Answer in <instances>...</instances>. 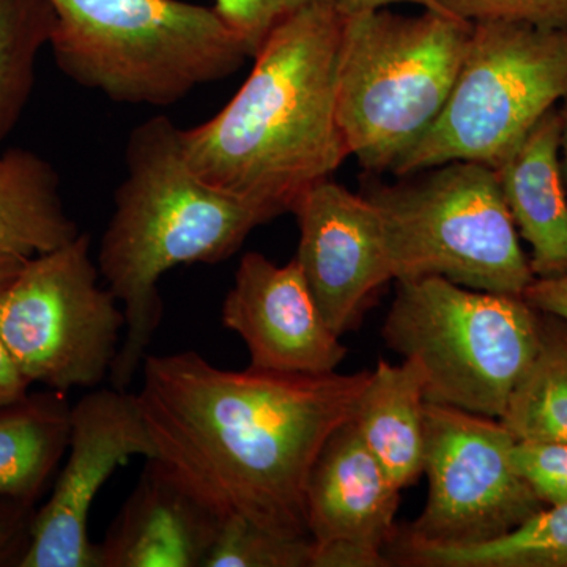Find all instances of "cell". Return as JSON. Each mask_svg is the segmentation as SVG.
<instances>
[{"instance_id": "cell-1", "label": "cell", "mask_w": 567, "mask_h": 567, "mask_svg": "<svg viewBox=\"0 0 567 567\" xmlns=\"http://www.w3.org/2000/svg\"><path fill=\"white\" fill-rule=\"evenodd\" d=\"M136 393L167 473L218 518L311 539L306 488L336 429L352 420L371 371H229L197 352L148 354Z\"/></svg>"}, {"instance_id": "cell-2", "label": "cell", "mask_w": 567, "mask_h": 567, "mask_svg": "<svg viewBox=\"0 0 567 567\" xmlns=\"http://www.w3.org/2000/svg\"><path fill=\"white\" fill-rule=\"evenodd\" d=\"M342 25L344 11L334 2L287 10L233 100L182 128L194 173L276 218L331 178L350 156L336 106Z\"/></svg>"}, {"instance_id": "cell-3", "label": "cell", "mask_w": 567, "mask_h": 567, "mask_svg": "<svg viewBox=\"0 0 567 567\" xmlns=\"http://www.w3.org/2000/svg\"><path fill=\"white\" fill-rule=\"evenodd\" d=\"M125 164L95 259L125 312V336L110 372L117 390L132 385L163 322V276L181 265L229 259L256 227L276 218L194 173L182 128L164 115L133 130Z\"/></svg>"}, {"instance_id": "cell-4", "label": "cell", "mask_w": 567, "mask_h": 567, "mask_svg": "<svg viewBox=\"0 0 567 567\" xmlns=\"http://www.w3.org/2000/svg\"><path fill=\"white\" fill-rule=\"evenodd\" d=\"M59 70L132 106H174L251 58L213 7L185 0H48Z\"/></svg>"}, {"instance_id": "cell-5", "label": "cell", "mask_w": 567, "mask_h": 567, "mask_svg": "<svg viewBox=\"0 0 567 567\" xmlns=\"http://www.w3.org/2000/svg\"><path fill=\"white\" fill-rule=\"evenodd\" d=\"M473 22L442 11L344 13L336 106L347 151L371 173L393 174L450 102Z\"/></svg>"}, {"instance_id": "cell-6", "label": "cell", "mask_w": 567, "mask_h": 567, "mask_svg": "<svg viewBox=\"0 0 567 567\" xmlns=\"http://www.w3.org/2000/svg\"><path fill=\"white\" fill-rule=\"evenodd\" d=\"M382 336L423 368L425 402L499 420L539 347L540 312L524 297L424 276L398 281Z\"/></svg>"}, {"instance_id": "cell-7", "label": "cell", "mask_w": 567, "mask_h": 567, "mask_svg": "<svg viewBox=\"0 0 567 567\" xmlns=\"http://www.w3.org/2000/svg\"><path fill=\"white\" fill-rule=\"evenodd\" d=\"M374 185L364 194L382 218L394 281H447L524 297L535 281L498 173L487 164L450 162Z\"/></svg>"}, {"instance_id": "cell-8", "label": "cell", "mask_w": 567, "mask_h": 567, "mask_svg": "<svg viewBox=\"0 0 567 567\" xmlns=\"http://www.w3.org/2000/svg\"><path fill=\"white\" fill-rule=\"evenodd\" d=\"M567 99V29L473 22L445 111L395 177L450 162L496 167Z\"/></svg>"}, {"instance_id": "cell-9", "label": "cell", "mask_w": 567, "mask_h": 567, "mask_svg": "<svg viewBox=\"0 0 567 567\" xmlns=\"http://www.w3.org/2000/svg\"><path fill=\"white\" fill-rule=\"evenodd\" d=\"M99 281L91 235L81 233L25 260L0 290V336L31 385L69 393L110 377L126 320Z\"/></svg>"}, {"instance_id": "cell-10", "label": "cell", "mask_w": 567, "mask_h": 567, "mask_svg": "<svg viewBox=\"0 0 567 567\" xmlns=\"http://www.w3.org/2000/svg\"><path fill=\"white\" fill-rule=\"evenodd\" d=\"M514 443L495 417L425 402L427 502L395 536L425 546H473L509 535L546 509L514 468Z\"/></svg>"}, {"instance_id": "cell-11", "label": "cell", "mask_w": 567, "mask_h": 567, "mask_svg": "<svg viewBox=\"0 0 567 567\" xmlns=\"http://www.w3.org/2000/svg\"><path fill=\"white\" fill-rule=\"evenodd\" d=\"M134 456L156 457L136 394L100 388L70 410L65 464L47 505L33 518L21 567H102L89 535L96 495Z\"/></svg>"}, {"instance_id": "cell-12", "label": "cell", "mask_w": 567, "mask_h": 567, "mask_svg": "<svg viewBox=\"0 0 567 567\" xmlns=\"http://www.w3.org/2000/svg\"><path fill=\"white\" fill-rule=\"evenodd\" d=\"M297 260L334 334L357 330L377 292L394 281L385 230L374 204L327 178L295 203Z\"/></svg>"}, {"instance_id": "cell-13", "label": "cell", "mask_w": 567, "mask_h": 567, "mask_svg": "<svg viewBox=\"0 0 567 567\" xmlns=\"http://www.w3.org/2000/svg\"><path fill=\"white\" fill-rule=\"evenodd\" d=\"M401 488L364 445L353 421L324 443L306 488L311 567H388Z\"/></svg>"}, {"instance_id": "cell-14", "label": "cell", "mask_w": 567, "mask_h": 567, "mask_svg": "<svg viewBox=\"0 0 567 567\" xmlns=\"http://www.w3.org/2000/svg\"><path fill=\"white\" fill-rule=\"evenodd\" d=\"M221 322L244 339L249 368L259 371L331 374L347 357L295 259L276 265L246 252L224 298Z\"/></svg>"}, {"instance_id": "cell-15", "label": "cell", "mask_w": 567, "mask_h": 567, "mask_svg": "<svg viewBox=\"0 0 567 567\" xmlns=\"http://www.w3.org/2000/svg\"><path fill=\"white\" fill-rule=\"evenodd\" d=\"M219 518L147 458L100 546L102 567H204Z\"/></svg>"}, {"instance_id": "cell-16", "label": "cell", "mask_w": 567, "mask_h": 567, "mask_svg": "<svg viewBox=\"0 0 567 567\" xmlns=\"http://www.w3.org/2000/svg\"><path fill=\"white\" fill-rule=\"evenodd\" d=\"M559 140L561 118L554 107L496 167L517 233L532 248L535 278L567 275V189Z\"/></svg>"}, {"instance_id": "cell-17", "label": "cell", "mask_w": 567, "mask_h": 567, "mask_svg": "<svg viewBox=\"0 0 567 567\" xmlns=\"http://www.w3.org/2000/svg\"><path fill=\"white\" fill-rule=\"evenodd\" d=\"M425 377L413 360H380L352 417L372 456L399 488L424 475Z\"/></svg>"}, {"instance_id": "cell-18", "label": "cell", "mask_w": 567, "mask_h": 567, "mask_svg": "<svg viewBox=\"0 0 567 567\" xmlns=\"http://www.w3.org/2000/svg\"><path fill=\"white\" fill-rule=\"evenodd\" d=\"M80 234L54 167L24 148L0 152V254L32 259Z\"/></svg>"}, {"instance_id": "cell-19", "label": "cell", "mask_w": 567, "mask_h": 567, "mask_svg": "<svg viewBox=\"0 0 567 567\" xmlns=\"http://www.w3.org/2000/svg\"><path fill=\"white\" fill-rule=\"evenodd\" d=\"M70 410L59 391L0 410V498L25 505L40 494L66 454Z\"/></svg>"}, {"instance_id": "cell-20", "label": "cell", "mask_w": 567, "mask_h": 567, "mask_svg": "<svg viewBox=\"0 0 567 567\" xmlns=\"http://www.w3.org/2000/svg\"><path fill=\"white\" fill-rule=\"evenodd\" d=\"M388 558L413 567H567V505L546 507L509 535L473 546H425L394 536Z\"/></svg>"}, {"instance_id": "cell-21", "label": "cell", "mask_w": 567, "mask_h": 567, "mask_svg": "<svg viewBox=\"0 0 567 567\" xmlns=\"http://www.w3.org/2000/svg\"><path fill=\"white\" fill-rule=\"evenodd\" d=\"M499 423L516 440L567 443V322L540 312L539 347Z\"/></svg>"}, {"instance_id": "cell-22", "label": "cell", "mask_w": 567, "mask_h": 567, "mask_svg": "<svg viewBox=\"0 0 567 567\" xmlns=\"http://www.w3.org/2000/svg\"><path fill=\"white\" fill-rule=\"evenodd\" d=\"M52 22L48 0H0V147L31 99L37 61L50 44Z\"/></svg>"}, {"instance_id": "cell-23", "label": "cell", "mask_w": 567, "mask_h": 567, "mask_svg": "<svg viewBox=\"0 0 567 567\" xmlns=\"http://www.w3.org/2000/svg\"><path fill=\"white\" fill-rule=\"evenodd\" d=\"M311 539L268 532L240 517L219 518L204 567H311Z\"/></svg>"}, {"instance_id": "cell-24", "label": "cell", "mask_w": 567, "mask_h": 567, "mask_svg": "<svg viewBox=\"0 0 567 567\" xmlns=\"http://www.w3.org/2000/svg\"><path fill=\"white\" fill-rule=\"evenodd\" d=\"M468 22H513L539 29H567V0H436Z\"/></svg>"}, {"instance_id": "cell-25", "label": "cell", "mask_w": 567, "mask_h": 567, "mask_svg": "<svg viewBox=\"0 0 567 567\" xmlns=\"http://www.w3.org/2000/svg\"><path fill=\"white\" fill-rule=\"evenodd\" d=\"M513 464L544 505H567V443L516 440Z\"/></svg>"}, {"instance_id": "cell-26", "label": "cell", "mask_w": 567, "mask_h": 567, "mask_svg": "<svg viewBox=\"0 0 567 567\" xmlns=\"http://www.w3.org/2000/svg\"><path fill=\"white\" fill-rule=\"evenodd\" d=\"M213 10L235 35L240 37L251 58L287 13L284 0H215Z\"/></svg>"}, {"instance_id": "cell-27", "label": "cell", "mask_w": 567, "mask_h": 567, "mask_svg": "<svg viewBox=\"0 0 567 567\" xmlns=\"http://www.w3.org/2000/svg\"><path fill=\"white\" fill-rule=\"evenodd\" d=\"M536 311L558 317L567 322V275L557 278H535L524 293Z\"/></svg>"}, {"instance_id": "cell-28", "label": "cell", "mask_w": 567, "mask_h": 567, "mask_svg": "<svg viewBox=\"0 0 567 567\" xmlns=\"http://www.w3.org/2000/svg\"><path fill=\"white\" fill-rule=\"evenodd\" d=\"M31 382L22 374L9 347L0 336V410L20 404L28 398Z\"/></svg>"}, {"instance_id": "cell-29", "label": "cell", "mask_w": 567, "mask_h": 567, "mask_svg": "<svg viewBox=\"0 0 567 567\" xmlns=\"http://www.w3.org/2000/svg\"><path fill=\"white\" fill-rule=\"evenodd\" d=\"M394 3H410V6L420 7L421 10L447 11L442 9L436 0H341V10L344 13H360V11H371L386 9Z\"/></svg>"}, {"instance_id": "cell-30", "label": "cell", "mask_w": 567, "mask_h": 567, "mask_svg": "<svg viewBox=\"0 0 567 567\" xmlns=\"http://www.w3.org/2000/svg\"><path fill=\"white\" fill-rule=\"evenodd\" d=\"M20 511L13 507H0V557L9 550L17 536L22 517Z\"/></svg>"}, {"instance_id": "cell-31", "label": "cell", "mask_w": 567, "mask_h": 567, "mask_svg": "<svg viewBox=\"0 0 567 567\" xmlns=\"http://www.w3.org/2000/svg\"><path fill=\"white\" fill-rule=\"evenodd\" d=\"M25 260L28 259L0 254V290L6 289V287L13 281L14 276L20 274Z\"/></svg>"}, {"instance_id": "cell-32", "label": "cell", "mask_w": 567, "mask_h": 567, "mask_svg": "<svg viewBox=\"0 0 567 567\" xmlns=\"http://www.w3.org/2000/svg\"><path fill=\"white\" fill-rule=\"evenodd\" d=\"M561 118V140H559V164H561L563 181L567 189V99L558 106Z\"/></svg>"}, {"instance_id": "cell-33", "label": "cell", "mask_w": 567, "mask_h": 567, "mask_svg": "<svg viewBox=\"0 0 567 567\" xmlns=\"http://www.w3.org/2000/svg\"><path fill=\"white\" fill-rule=\"evenodd\" d=\"M286 2L287 10L298 9V7L308 6V3L315 2H334L341 6V0H284Z\"/></svg>"}]
</instances>
